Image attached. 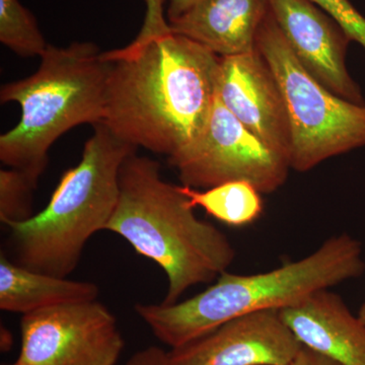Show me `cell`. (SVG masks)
<instances>
[{"label": "cell", "instance_id": "1", "mask_svg": "<svg viewBox=\"0 0 365 365\" xmlns=\"http://www.w3.org/2000/svg\"><path fill=\"white\" fill-rule=\"evenodd\" d=\"M110 61L102 123L118 138L172 158L203 133L217 98L222 57L170 33Z\"/></svg>", "mask_w": 365, "mask_h": 365}, {"label": "cell", "instance_id": "2", "mask_svg": "<svg viewBox=\"0 0 365 365\" xmlns=\"http://www.w3.org/2000/svg\"><path fill=\"white\" fill-rule=\"evenodd\" d=\"M119 185L106 230L163 269L168 289L162 304L179 302L196 285L211 284L234 263L235 250L227 235L197 217L178 186L163 179L157 160L133 153L122 165Z\"/></svg>", "mask_w": 365, "mask_h": 365}, {"label": "cell", "instance_id": "3", "mask_svg": "<svg viewBox=\"0 0 365 365\" xmlns=\"http://www.w3.org/2000/svg\"><path fill=\"white\" fill-rule=\"evenodd\" d=\"M365 271L364 252L351 235H334L299 261L268 272H223L205 290L172 304H136L151 332L172 349L202 337L230 319L297 304L319 290L330 289Z\"/></svg>", "mask_w": 365, "mask_h": 365}, {"label": "cell", "instance_id": "4", "mask_svg": "<svg viewBox=\"0 0 365 365\" xmlns=\"http://www.w3.org/2000/svg\"><path fill=\"white\" fill-rule=\"evenodd\" d=\"M110 61L91 42L48 46L38 71L1 86V104L21 107L19 123L0 136V160L38 187L48 153L66 132L104 118Z\"/></svg>", "mask_w": 365, "mask_h": 365}, {"label": "cell", "instance_id": "5", "mask_svg": "<svg viewBox=\"0 0 365 365\" xmlns=\"http://www.w3.org/2000/svg\"><path fill=\"white\" fill-rule=\"evenodd\" d=\"M83 146L81 162L60 177L47 206L25 222L7 223L14 263L67 278L91 237L106 230L119 199L120 170L137 148L103 124Z\"/></svg>", "mask_w": 365, "mask_h": 365}, {"label": "cell", "instance_id": "6", "mask_svg": "<svg viewBox=\"0 0 365 365\" xmlns=\"http://www.w3.org/2000/svg\"><path fill=\"white\" fill-rule=\"evenodd\" d=\"M256 48L272 69L289 121L290 169L309 172L329 158L365 146V105L321 85L295 57L269 9Z\"/></svg>", "mask_w": 365, "mask_h": 365}, {"label": "cell", "instance_id": "7", "mask_svg": "<svg viewBox=\"0 0 365 365\" xmlns=\"http://www.w3.org/2000/svg\"><path fill=\"white\" fill-rule=\"evenodd\" d=\"M184 186L209 189L227 182L246 181L262 194L287 182L290 165L257 138L216 98L205 129L188 150L169 158Z\"/></svg>", "mask_w": 365, "mask_h": 365}, {"label": "cell", "instance_id": "8", "mask_svg": "<svg viewBox=\"0 0 365 365\" xmlns=\"http://www.w3.org/2000/svg\"><path fill=\"white\" fill-rule=\"evenodd\" d=\"M21 365H116L124 339L114 314L98 300L24 314Z\"/></svg>", "mask_w": 365, "mask_h": 365}, {"label": "cell", "instance_id": "9", "mask_svg": "<svg viewBox=\"0 0 365 365\" xmlns=\"http://www.w3.org/2000/svg\"><path fill=\"white\" fill-rule=\"evenodd\" d=\"M302 348L278 309L230 319L170 350L173 365H290Z\"/></svg>", "mask_w": 365, "mask_h": 365}, {"label": "cell", "instance_id": "10", "mask_svg": "<svg viewBox=\"0 0 365 365\" xmlns=\"http://www.w3.org/2000/svg\"><path fill=\"white\" fill-rule=\"evenodd\" d=\"M274 19L295 57L338 97L365 105L361 88L346 66L351 38L332 16L309 0H269Z\"/></svg>", "mask_w": 365, "mask_h": 365}, {"label": "cell", "instance_id": "11", "mask_svg": "<svg viewBox=\"0 0 365 365\" xmlns=\"http://www.w3.org/2000/svg\"><path fill=\"white\" fill-rule=\"evenodd\" d=\"M217 97L262 143L289 163V121L272 69L257 50L222 57Z\"/></svg>", "mask_w": 365, "mask_h": 365}, {"label": "cell", "instance_id": "12", "mask_svg": "<svg viewBox=\"0 0 365 365\" xmlns=\"http://www.w3.org/2000/svg\"><path fill=\"white\" fill-rule=\"evenodd\" d=\"M279 314L304 347L340 365H365L364 326L339 295L319 290Z\"/></svg>", "mask_w": 365, "mask_h": 365}, {"label": "cell", "instance_id": "13", "mask_svg": "<svg viewBox=\"0 0 365 365\" xmlns=\"http://www.w3.org/2000/svg\"><path fill=\"white\" fill-rule=\"evenodd\" d=\"M269 0H201L170 21L172 33L205 46L220 57L256 51V38Z\"/></svg>", "mask_w": 365, "mask_h": 365}, {"label": "cell", "instance_id": "14", "mask_svg": "<svg viewBox=\"0 0 365 365\" xmlns=\"http://www.w3.org/2000/svg\"><path fill=\"white\" fill-rule=\"evenodd\" d=\"M100 289L88 281L36 272L0 254V309L24 314L74 302L97 300Z\"/></svg>", "mask_w": 365, "mask_h": 365}, {"label": "cell", "instance_id": "15", "mask_svg": "<svg viewBox=\"0 0 365 365\" xmlns=\"http://www.w3.org/2000/svg\"><path fill=\"white\" fill-rule=\"evenodd\" d=\"M178 189L192 207L204 209L207 215L228 227H246L263 215L262 193L249 182H227L204 191L184 185Z\"/></svg>", "mask_w": 365, "mask_h": 365}, {"label": "cell", "instance_id": "16", "mask_svg": "<svg viewBox=\"0 0 365 365\" xmlns=\"http://www.w3.org/2000/svg\"><path fill=\"white\" fill-rule=\"evenodd\" d=\"M0 42L19 56L40 58L49 46L34 14L19 0H0Z\"/></svg>", "mask_w": 365, "mask_h": 365}, {"label": "cell", "instance_id": "17", "mask_svg": "<svg viewBox=\"0 0 365 365\" xmlns=\"http://www.w3.org/2000/svg\"><path fill=\"white\" fill-rule=\"evenodd\" d=\"M37 187L20 170H0V222H25L32 217L33 192Z\"/></svg>", "mask_w": 365, "mask_h": 365}, {"label": "cell", "instance_id": "18", "mask_svg": "<svg viewBox=\"0 0 365 365\" xmlns=\"http://www.w3.org/2000/svg\"><path fill=\"white\" fill-rule=\"evenodd\" d=\"M325 11L365 49V18L349 0H309Z\"/></svg>", "mask_w": 365, "mask_h": 365}, {"label": "cell", "instance_id": "19", "mask_svg": "<svg viewBox=\"0 0 365 365\" xmlns=\"http://www.w3.org/2000/svg\"><path fill=\"white\" fill-rule=\"evenodd\" d=\"M144 1L146 4L145 16H144L140 32L135 40L128 45L131 49L141 47L150 41L172 33L167 18L165 16V0H144Z\"/></svg>", "mask_w": 365, "mask_h": 365}, {"label": "cell", "instance_id": "20", "mask_svg": "<svg viewBox=\"0 0 365 365\" xmlns=\"http://www.w3.org/2000/svg\"><path fill=\"white\" fill-rule=\"evenodd\" d=\"M125 365H173L170 353L157 346L144 348L132 355Z\"/></svg>", "mask_w": 365, "mask_h": 365}, {"label": "cell", "instance_id": "21", "mask_svg": "<svg viewBox=\"0 0 365 365\" xmlns=\"http://www.w3.org/2000/svg\"><path fill=\"white\" fill-rule=\"evenodd\" d=\"M290 365H340L325 355L302 346V349Z\"/></svg>", "mask_w": 365, "mask_h": 365}, {"label": "cell", "instance_id": "22", "mask_svg": "<svg viewBox=\"0 0 365 365\" xmlns=\"http://www.w3.org/2000/svg\"><path fill=\"white\" fill-rule=\"evenodd\" d=\"M200 1L201 0H170L167 11L168 23L181 18Z\"/></svg>", "mask_w": 365, "mask_h": 365}, {"label": "cell", "instance_id": "23", "mask_svg": "<svg viewBox=\"0 0 365 365\" xmlns=\"http://www.w3.org/2000/svg\"><path fill=\"white\" fill-rule=\"evenodd\" d=\"M357 318L359 319V321L361 322L362 325H364L365 328V302L362 304V306L360 307Z\"/></svg>", "mask_w": 365, "mask_h": 365}, {"label": "cell", "instance_id": "24", "mask_svg": "<svg viewBox=\"0 0 365 365\" xmlns=\"http://www.w3.org/2000/svg\"><path fill=\"white\" fill-rule=\"evenodd\" d=\"M9 365H21V364H18V362H16H16H14V364H9Z\"/></svg>", "mask_w": 365, "mask_h": 365}]
</instances>
